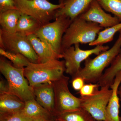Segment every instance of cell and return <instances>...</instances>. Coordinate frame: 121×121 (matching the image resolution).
Wrapping results in <instances>:
<instances>
[{"mask_svg":"<svg viewBox=\"0 0 121 121\" xmlns=\"http://www.w3.org/2000/svg\"><path fill=\"white\" fill-rule=\"evenodd\" d=\"M25 102L24 107L21 111L25 117L34 119L39 117L53 116L39 104L35 99H29Z\"/></svg>","mask_w":121,"mask_h":121,"instance_id":"20","label":"cell"},{"mask_svg":"<svg viewBox=\"0 0 121 121\" xmlns=\"http://www.w3.org/2000/svg\"><path fill=\"white\" fill-rule=\"evenodd\" d=\"M0 45L5 51L22 54L31 62L39 63L38 56L26 36L17 32L9 33L0 29Z\"/></svg>","mask_w":121,"mask_h":121,"instance_id":"8","label":"cell"},{"mask_svg":"<svg viewBox=\"0 0 121 121\" xmlns=\"http://www.w3.org/2000/svg\"><path fill=\"white\" fill-rule=\"evenodd\" d=\"M71 22L70 18L66 16H59L54 22L42 25L35 35L57 54L62 55L63 36Z\"/></svg>","mask_w":121,"mask_h":121,"instance_id":"5","label":"cell"},{"mask_svg":"<svg viewBox=\"0 0 121 121\" xmlns=\"http://www.w3.org/2000/svg\"><path fill=\"white\" fill-rule=\"evenodd\" d=\"M25 102L9 93L0 95V121H4L11 115L21 111Z\"/></svg>","mask_w":121,"mask_h":121,"instance_id":"13","label":"cell"},{"mask_svg":"<svg viewBox=\"0 0 121 121\" xmlns=\"http://www.w3.org/2000/svg\"><path fill=\"white\" fill-rule=\"evenodd\" d=\"M94 0H65L62 8L56 11L55 19L61 15L70 18L72 21L86 11Z\"/></svg>","mask_w":121,"mask_h":121,"instance_id":"15","label":"cell"},{"mask_svg":"<svg viewBox=\"0 0 121 121\" xmlns=\"http://www.w3.org/2000/svg\"><path fill=\"white\" fill-rule=\"evenodd\" d=\"M65 0H59V4H63Z\"/></svg>","mask_w":121,"mask_h":121,"instance_id":"32","label":"cell"},{"mask_svg":"<svg viewBox=\"0 0 121 121\" xmlns=\"http://www.w3.org/2000/svg\"><path fill=\"white\" fill-rule=\"evenodd\" d=\"M109 48L108 46L99 45L88 50H82L79 44L67 48L63 51V58L65 60V72L72 77L75 75L81 69V63L93 54L98 55Z\"/></svg>","mask_w":121,"mask_h":121,"instance_id":"9","label":"cell"},{"mask_svg":"<svg viewBox=\"0 0 121 121\" xmlns=\"http://www.w3.org/2000/svg\"><path fill=\"white\" fill-rule=\"evenodd\" d=\"M13 9H17L15 0H0V13Z\"/></svg>","mask_w":121,"mask_h":121,"instance_id":"26","label":"cell"},{"mask_svg":"<svg viewBox=\"0 0 121 121\" xmlns=\"http://www.w3.org/2000/svg\"><path fill=\"white\" fill-rule=\"evenodd\" d=\"M54 117L51 116L39 117L33 119L32 121H55V118H53Z\"/></svg>","mask_w":121,"mask_h":121,"instance_id":"30","label":"cell"},{"mask_svg":"<svg viewBox=\"0 0 121 121\" xmlns=\"http://www.w3.org/2000/svg\"><path fill=\"white\" fill-rule=\"evenodd\" d=\"M0 54L1 56L11 60L13 63V66L17 68H25L31 62L22 54L9 52L1 48Z\"/></svg>","mask_w":121,"mask_h":121,"instance_id":"23","label":"cell"},{"mask_svg":"<svg viewBox=\"0 0 121 121\" xmlns=\"http://www.w3.org/2000/svg\"><path fill=\"white\" fill-rule=\"evenodd\" d=\"M103 29L97 24L88 22L78 17L72 21L63 36V52L76 44H89L92 43Z\"/></svg>","mask_w":121,"mask_h":121,"instance_id":"4","label":"cell"},{"mask_svg":"<svg viewBox=\"0 0 121 121\" xmlns=\"http://www.w3.org/2000/svg\"><path fill=\"white\" fill-rule=\"evenodd\" d=\"M118 94L119 95L120 100L121 102V85L119 86L118 90ZM120 121H121V116L120 117Z\"/></svg>","mask_w":121,"mask_h":121,"instance_id":"31","label":"cell"},{"mask_svg":"<svg viewBox=\"0 0 121 121\" xmlns=\"http://www.w3.org/2000/svg\"><path fill=\"white\" fill-rule=\"evenodd\" d=\"M9 93V87L8 82L1 79L0 81V95Z\"/></svg>","mask_w":121,"mask_h":121,"instance_id":"29","label":"cell"},{"mask_svg":"<svg viewBox=\"0 0 121 121\" xmlns=\"http://www.w3.org/2000/svg\"><path fill=\"white\" fill-rule=\"evenodd\" d=\"M69 77L64 75L52 82L54 88V116L62 113L73 111L81 108V98L71 94L68 88Z\"/></svg>","mask_w":121,"mask_h":121,"instance_id":"7","label":"cell"},{"mask_svg":"<svg viewBox=\"0 0 121 121\" xmlns=\"http://www.w3.org/2000/svg\"><path fill=\"white\" fill-rule=\"evenodd\" d=\"M24 68L14 67L5 58L0 59V71L7 80L9 93L17 96L23 101L35 99L32 87L25 78Z\"/></svg>","mask_w":121,"mask_h":121,"instance_id":"3","label":"cell"},{"mask_svg":"<svg viewBox=\"0 0 121 121\" xmlns=\"http://www.w3.org/2000/svg\"><path fill=\"white\" fill-rule=\"evenodd\" d=\"M93 121H97V120H95V119H94Z\"/></svg>","mask_w":121,"mask_h":121,"instance_id":"34","label":"cell"},{"mask_svg":"<svg viewBox=\"0 0 121 121\" xmlns=\"http://www.w3.org/2000/svg\"><path fill=\"white\" fill-rule=\"evenodd\" d=\"M110 88L101 87L92 95L80 97L81 108L87 111L97 121H107L106 110L112 93Z\"/></svg>","mask_w":121,"mask_h":121,"instance_id":"10","label":"cell"},{"mask_svg":"<svg viewBox=\"0 0 121 121\" xmlns=\"http://www.w3.org/2000/svg\"><path fill=\"white\" fill-rule=\"evenodd\" d=\"M121 30V22L100 31L95 41L89 44L90 46L103 45L112 41L114 35Z\"/></svg>","mask_w":121,"mask_h":121,"instance_id":"21","label":"cell"},{"mask_svg":"<svg viewBox=\"0 0 121 121\" xmlns=\"http://www.w3.org/2000/svg\"><path fill=\"white\" fill-rule=\"evenodd\" d=\"M55 117L61 121H93L94 119L87 111L82 108L60 114Z\"/></svg>","mask_w":121,"mask_h":121,"instance_id":"22","label":"cell"},{"mask_svg":"<svg viewBox=\"0 0 121 121\" xmlns=\"http://www.w3.org/2000/svg\"><path fill=\"white\" fill-rule=\"evenodd\" d=\"M42 25L33 17L21 13L17 22L16 32L27 36L35 35Z\"/></svg>","mask_w":121,"mask_h":121,"instance_id":"17","label":"cell"},{"mask_svg":"<svg viewBox=\"0 0 121 121\" xmlns=\"http://www.w3.org/2000/svg\"><path fill=\"white\" fill-rule=\"evenodd\" d=\"M121 83V71L117 74L112 84L110 86L112 93L106 110L107 121H120V100L118 96V90Z\"/></svg>","mask_w":121,"mask_h":121,"instance_id":"14","label":"cell"},{"mask_svg":"<svg viewBox=\"0 0 121 121\" xmlns=\"http://www.w3.org/2000/svg\"><path fill=\"white\" fill-rule=\"evenodd\" d=\"M78 17L88 22L97 24L103 28L121 22L116 17L106 13L97 0L93 1L86 11Z\"/></svg>","mask_w":121,"mask_h":121,"instance_id":"11","label":"cell"},{"mask_svg":"<svg viewBox=\"0 0 121 121\" xmlns=\"http://www.w3.org/2000/svg\"><path fill=\"white\" fill-rule=\"evenodd\" d=\"M27 37L38 56L39 63H45L51 60L62 58V55L57 54L51 47L35 35H30Z\"/></svg>","mask_w":121,"mask_h":121,"instance_id":"16","label":"cell"},{"mask_svg":"<svg viewBox=\"0 0 121 121\" xmlns=\"http://www.w3.org/2000/svg\"><path fill=\"white\" fill-rule=\"evenodd\" d=\"M121 71V54L119 53L111 63L109 67L104 71L97 83L101 87H110L117 74Z\"/></svg>","mask_w":121,"mask_h":121,"instance_id":"19","label":"cell"},{"mask_svg":"<svg viewBox=\"0 0 121 121\" xmlns=\"http://www.w3.org/2000/svg\"><path fill=\"white\" fill-rule=\"evenodd\" d=\"M32 87L37 102L54 116L55 95L52 82L39 84Z\"/></svg>","mask_w":121,"mask_h":121,"instance_id":"12","label":"cell"},{"mask_svg":"<svg viewBox=\"0 0 121 121\" xmlns=\"http://www.w3.org/2000/svg\"><path fill=\"white\" fill-rule=\"evenodd\" d=\"M119 33H121V30H120V31H119ZM120 54H121V52H120Z\"/></svg>","mask_w":121,"mask_h":121,"instance_id":"35","label":"cell"},{"mask_svg":"<svg viewBox=\"0 0 121 121\" xmlns=\"http://www.w3.org/2000/svg\"><path fill=\"white\" fill-rule=\"evenodd\" d=\"M103 9L112 13L121 22V0H97Z\"/></svg>","mask_w":121,"mask_h":121,"instance_id":"24","label":"cell"},{"mask_svg":"<svg viewBox=\"0 0 121 121\" xmlns=\"http://www.w3.org/2000/svg\"><path fill=\"white\" fill-rule=\"evenodd\" d=\"M21 111L12 115L4 121H30L33 119L25 117Z\"/></svg>","mask_w":121,"mask_h":121,"instance_id":"28","label":"cell"},{"mask_svg":"<svg viewBox=\"0 0 121 121\" xmlns=\"http://www.w3.org/2000/svg\"><path fill=\"white\" fill-rule=\"evenodd\" d=\"M55 121H60V120H59V119H57V118L56 117H55Z\"/></svg>","mask_w":121,"mask_h":121,"instance_id":"33","label":"cell"},{"mask_svg":"<svg viewBox=\"0 0 121 121\" xmlns=\"http://www.w3.org/2000/svg\"><path fill=\"white\" fill-rule=\"evenodd\" d=\"M121 49V33L110 48L100 53L95 58H89L84 60V67L75 75L84 79L86 83H97L106 68L111 64L120 53Z\"/></svg>","mask_w":121,"mask_h":121,"instance_id":"1","label":"cell"},{"mask_svg":"<svg viewBox=\"0 0 121 121\" xmlns=\"http://www.w3.org/2000/svg\"><path fill=\"white\" fill-rule=\"evenodd\" d=\"M64 61L54 60L44 63L30 62L25 68L24 74L30 86L52 82L64 75Z\"/></svg>","mask_w":121,"mask_h":121,"instance_id":"2","label":"cell"},{"mask_svg":"<svg viewBox=\"0 0 121 121\" xmlns=\"http://www.w3.org/2000/svg\"><path fill=\"white\" fill-rule=\"evenodd\" d=\"M21 13L17 9L8 10L0 13V25L2 30L10 33L16 32Z\"/></svg>","mask_w":121,"mask_h":121,"instance_id":"18","label":"cell"},{"mask_svg":"<svg viewBox=\"0 0 121 121\" xmlns=\"http://www.w3.org/2000/svg\"><path fill=\"white\" fill-rule=\"evenodd\" d=\"M21 13L33 17L44 25L50 22L63 4H54L48 0H15Z\"/></svg>","mask_w":121,"mask_h":121,"instance_id":"6","label":"cell"},{"mask_svg":"<svg viewBox=\"0 0 121 121\" xmlns=\"http://www.w3.org/2000/svg\"><path fill=\"white\" fill-rule=\"evenodd\" d=\"M84 79L79 76L72 77L71 80L72 86L75 90L79 91L85 84Z\"/></svg>","mask_w":121,"mask_h":121,"instance_id":"27","label":"cell"},{"mask_svg":"<svg viewBox=\"0 0 121 121\" xmlns=\"http://www.w3.org/2000/svg\"><path fill=\"white\" fill-rule=\"evenodd\" d=\"M99 85L97 83H87L84 84L79 91L81 97H87L93 95L99 89Z\"/></svg>","mask_w":121,"mask_h":121,"instance_id":"25","label":"cell"},{"mask_svg":"<svg viewBox=\"0 0 121 121\" xmlns=\"http://www.w3.org/2000/svg\"><path fill=\"white\" fill-rule=\"evenodd\" d=\"M33 120H31V121H33Z\"/></svg>","mask_w":121,"mask_h":121,"instance_id":"36","label":"cell"}]
</instances>
